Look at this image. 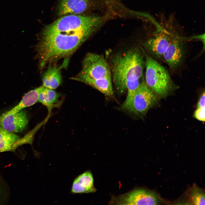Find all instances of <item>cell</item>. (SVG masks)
I'll return each instance as SVG.
<instances>
[{"mask_svg":"<svg viewBox=\"0 0 205 205\" xmlns=\"http://www.w3.org/2000/svg\"><path fill=\"white\" fill-rule=\"evenodd\" d=\"M112 78L117 91L122 93L126 89L128 79L132 76L140 78L145 61L140 50L132 48L115 54L111 60Z\"/></svg>","mask_w":205,"mask_h":205,"instance_id":"1","label":"cell"},{"mask_svg":"<svg viewBox=\"0 0 205 205\" xmlns=\"http://www.w3.org/2000/svg\"><path fill=\"white\" fill-rule=\"evenodd\" d=\"M146 68L145 82L148 87L157 94L166 96L173 85L168 71L149 55L143 51Z\"/></svg>","mask_w":205,"mask_h":205,"instance_id":"2","label":"cell"},{"mask_svg":"<svg viewBox=\"0 0 205 205\" xmlns=\"http://www.w3.org/2000/svg\"><path fill=\"white\" fill-rule=\"evenodd\" d=\"M103 21V18L101 17L68 15L46 26L42 34L75 31L86 28L97 29Z\"/></svg>","mask_w":205,"mask_h":205,"instance_id":"3","label":"cell"},{"mask_svg":"<svg viewBox=\"0 0 205 205\" xmlns=\"http://www.w3.org/2000/svg\"><path fill=\"white\" fill-rule=\"evenodd\" d=\"M80 73L93 79L112 77L110 67L103 56L93 53L85 55Z\"/></svg>","mask_w":205,"mask_h":205,"instance_id":"4","label":"cell"},{"mask_svg":"<svg viewBox=\"0 0 205 205\" xmlns=\"http://www.w3.org/2000/svg\"><path fill=\"white\" fill-rule=\"evenodd\" d=\"M158 198L154 192L139 188L117 196H113L110 203L117 205H156Z\"/></svg>","mask_w":205,"mask_h":205,"instance_id":"5","label":"cell"},{"mask_svg":"<svg viewBox=\"0 0 205 205\" xmlns=\"http://www.w3.org/2000/svg\"><path fill=\"white\" fill-rule=\"evenodd\" d=\"M156 101L152 91L143 79L135 93L129 111L138 115H144Z\"/></svg>","mask_w":205,"mask_h":205,"instance_id":"6","label":"cell"},{"mask_svg":"<svg viewBox=\"0 0 205 205\" xmlns=\"http://www.w3.org/2000/svg\"><path fill=\"white\" fill-rule=\"evenodd\" d=\"M172 34L165 29H159L144 43L143 46L153 56L159 58L163 57L172 40L175 36Z\"/></svg>","mask_w":205,"mask_h":205,"instance_id":"7","label":"cell"},{"mask_svg":"<svg viewBox=\"0 0 205 205\" xmlns=\"http://www.w3.org/2000/svg\"><path fill=\"white\" fill-rule=\"evenodd\" d=\"M28 121L27 114L23 110L14 114L5 112L0 115V130L15 133L21 132L26 128Z\"/></svg>","mask_w":205,"mask_h":205,"instance_id":"8","label":"cell"},{"mask_svg":"<svg viewBox=\"0 0 205 205\" xmlns=\"http://www.w3.org/2000/svg\"><path fill=\"white\" fill-rule=\"evenodd\" d=\"M184 54L183 43L177 36L172 39L163 54V57L169 67L171 69L178 67L181 63Z\"/></svg>","mask_w":205,"mask_h":205,"instance_id":"9","label":"cell"},{"mask_svg":"<svg viewBox=\"0 0 205 205\" xmlns=\"http://www.w3.org/2000/svg\"><path fill=\"white\" fill-rule=\"evenodd\" d=\"M30 142V139L26 135L20 138L16 133L0 130V153L14 152L19 146Z\"/></svg>","mask_w":205,"mask_h":205,"instance_id":"10","label":"cell"},{"mask_svg":"<svg viewBox=\"0 0 205 205\" xmlns=\"http://www.w3.org/2000/svg\"><path fill=\"white\" fill-rule=\"evenodd\" d=\"M71 79L87 84L107 97H111L113 96L112 77L93 79L79 73L75 77H71Z\"/></svg>","mask_w":205,"mask_h":205,"instance_id":"11","label":"cell"},{"mask_svg":"<svg viewBox=\"0 0 205 205\" xmlns=\"http://www.w3.org/2000/svg\"><path fill=\"white\" fill-rule=\"evenodd\" d=\"M96 191L92 174L90 171H87L75 179L71 192L72 194H80L94 192Z\"/></svg>","mask_w":205,"mask_h":205,"instance_id":"12","label":"cell"},{"mask_svg":"<svg viewBox=\"0 0 205 205\" xmlns=\"http://www.w3.org/2000/svg\"><path fill=\"white\" fill-rule=\"evenodd\" d=\"M68 60H65L60 66L51 65L44 73L42 77L43 86L49 89L57 88L62 83L61 69L67 66Z\"/></svg>","mask_w":205,"mask_h":205,"instance_id":"13","label":"cell"},{"mask_svg":"<svg viewBox=\"0 0 205 205\" xmlns=\"http://www.w3.org/2000/svg\"><path fill=\"white\" fill-rule=\"evenodd\" d=\"M89 7L88 0H61L58 8V14L62 16L68 14L82 13Z\"/></svg>","mask_w":205,"mask_h":205,"instance_id":"14","label":"cell"},{"mask_svg":"<svg viewBox=\"0 0 205 205\" xmlns=\"http://www.w3.org/2000/svg\"><path fill=\"white\" fill-rule=\"evenodd\" d=\"M60 95L54 91L42 86L39 92L38 102L44 105L47 108L48 115L51 114L52 108L58 107L61 104L59 98Z\"/></svg>","mask_w":205,"mask_h":205,"instance_id":"15","label":"cell"},{"mask_svg":"<svg viewBox=\"0 0 205 205\" xmlns=\"http://www.w3.org/2000/svg\"><path fill=\"white\" fill-rule=\"evenodd\" d=\"M42 86L30 90L26 93L19 103L10 110L7 114H14L27 107L30 106L38 101L40 91Z\"/></svg>","mask_w":205,"mask_h":205,"instance_id":"16","label":"cell"},{"mask_svg":"<svg viewBox=\"0 0 205 205\" xmlns=\"http://www.w3.org/2000/svg\"><path fill=\"white\" fill-rule=\"evenodd\" d=\"M140 78L135 75L129 78L126 83L127 95L126 99L122 106V109L129 111L135 93L140 83Z\"/></svg>","mask_w":205,"mask_h":205,"instance_id":"17","label":"cell"},{"mask_svg":"<svg viewBox=\"0 0 205 205\" xmlns=\"http://www.w3.org/2000/svg\"><path fill=\"white\" fill-rule=\"evenodd\" d=\"M188 196L194 205H205V193L203 190L194 184L189 189Z\"/></svg>","mask_w":205,"mask_h":205,"instance_id":"18","label":"cell"},{"mask_svg":"<svg viewBox=\"0 0 205 205\" xmlns=\"http://www.w3.org/2000/svg\"><path fill=\"white\" fill-rule=\"evenodd\" d=\"M205 107H197L194 113V117L198 120L204 122L205 120Z\"/></svg>","mask_w":205,"mask_h":205,"instance_id":"19","label":"cell"},{"mask_svg":"<svg viewBox=\"0 0 205 205\" xmlns=\"http://www.w3.org/2000/svg\"><path fill=\"white\" fill-rule=\"evenodd\" d=\"M197 107H205V92L204 91L201 95L197 104Z\"/></svg>","mask_w":205,"mask_h":205,"instance_id":"20","label":"cell"},{"mask_svg":"<svg viewBox=\"0 0 205 205\" xmlns=\"http://www.w3.org/2000/svg\"><path fill=\"white\" fill-rule=\"evenodd\" d=\"M1 186L0 185V194L1 193Z\"/></svg>","mask_w":205,"mask_h":205,"instance_id":"21","label":"cell"}]
</instances>
